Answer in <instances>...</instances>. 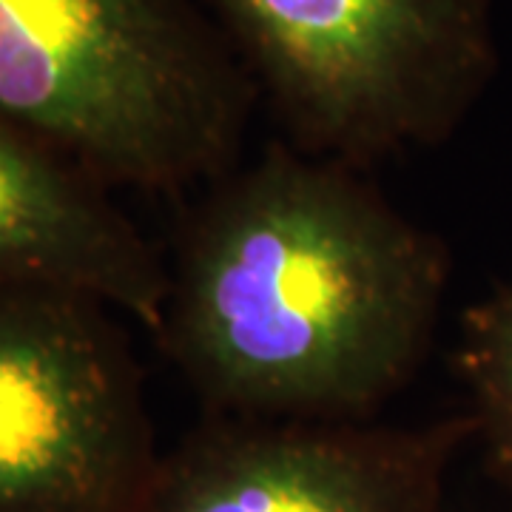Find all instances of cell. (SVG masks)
Here are the masks:
<instances>
[{
    "label": "cell",
    "mask_w": 512,
    "mask_h": 512,
    "mask_svg": "<svg viewBox=\"0 0 512 512\" xmlns=\"http://www.w3.org/2000/svg\"><path fill=\"white\" fill-rule=\"evenodd\" d=\"M447 282L444 242L359 165L285 140L191 217L157 345L234 419L362 421L416 376Z\"/></svg>",
    "instance_id": "cell-1"
},
{
    "label": "cell",
    "mask_w": 512,
    "mask_h": 512,
    "mask_svg": "<svg viewBox=\"0 0 512 512\" xmlns=\"http://www.w3.org/2000/svg\"><path fill=\"white\" fill-rule=\"evenodd\" d=\"M254 97L197 0H0V117L114 191L217 183Z\"/></svg>",
    "instance_id": "cell-2"
},
{
    "label": "cell",
    "mask_w": 512,
    "mask_h": 512,
    "mask_svg": "<svg viewBox=\"0 0 512 512\" xmlns=\"http://www.w3.org/2000/svg\"><path fill=\"white\" fill-rule=\"evenodd\" d=\"M288 143L367 168L456 134L495 69L493 0H211Z\"/></svg>",
    "instance_id": "cell-3"
},
{
    "label": "cell",
    "mask_w": 512,
    "mask_h": 512,
    "mask_svg": "<svg viewBox=\"0 0 512 512\" xmlns=\"http://www.w3.org/2000/svg\"><path fill=\"white\" fill-rule=\"evenodd\" d=\"M151 490L146 379L120 313L0 285V512H140Z\"/></svg>",
    "instance_id": "cell-4"
},
{
    "label": "cell",
    "mask_w": 512,
    "mask_h": 512,
    "mask_svg": "<svg viewBox=\"0 0 512 512\" xmlns=\"http://www.w3.org/2000/svg\"><path fill=\"white\" fill-rule=\"evenodd\" d=\"M467 433L473 416L424 433L234 419L151 490L146 512H427L441 458Z\"/></svg>",
    "instance_id": "cell-5"
},
{
    "label": "cell",
    "mask_w": 512,
    "mask_h": 512,
    "mask_svg": "<svg viewBox=\"0 0 512 512\" xmlns=\"http://www.w3.org/2000/svg\"><path fill=\"white\" fill-rule=\"evenodd\" d=\"M0 285L92 296L157 339L168 265L114 188L0 117Z\"/></svg>",
    "instance_id": "cell-6"
},
{
    "label": "cell",
    "mask_w": 512,
    "mask_h": 512,
    "mask_svg": "<svg viewBox=\"0 0 512 512\" xmlns=\"http://www.w3.org/2000/svg\"><path fill=\"white\" fill-rule=\"evenodd\" d=\"M453 362L473 396L476 433L512 476V279L464 311Z\"/></svg>",
    "instance_id": "cell-7"
}]
</instances>
